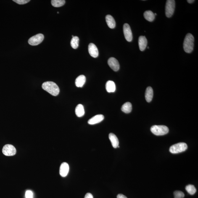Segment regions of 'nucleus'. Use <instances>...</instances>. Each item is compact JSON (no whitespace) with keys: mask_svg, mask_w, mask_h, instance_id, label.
Returning <instances> with one entry per match:
<instances>
[{"mask_svg":"<svg viewBox=\"0 0 198 198\" xmlns=\"http://www.w3.org/2000/svg\"><path fill=\"white\" fill-rule=\"evenodd\" d=\"M14 1L19 4H27L30 1V0H13Z\"/></svg>","mask_w":198,"mask_h":198,"instance_id":"nucleus-26","label":"nucleus"},{"mask_svg":"<svg viewBox=\"0 0 198 198\" xmlns=\"http://www.w3.org/2000/svg\"><path fill=\"white\" fill-rule=\"evenodd\" d=\"M109 137L112 143L113 147L115 148H116L119 145V140L117 137L114 133H109Z\"/></svg>","mask_w":198,"mask_h":198,"instance_id":"nucleus-16","label":"nucleus"},{"mask_svg":"<svg viewBox=\"0 0 198 198\" xmlns=\"http://www.w3.org/2000/svg\"><path fill=\"white\" fill-rule=\"evenodd\" d=\"M140 50L141 51H144L147 45V40L145 36H140L138 39Z\"/></svg>","mask_w":198,"mask_h":198,"instance_id":"nucleus-13","label":"nucleus"},{"mask_svg":"<svg viewBox=\"0 0 198 198\" xmlns=\"http://www.w3.org/2000/svg\"><path fill=\"white\" fill-rule=\"evenodd\" d=\"M42 88L53 96H57L59 93V87L54 82H45L43 83Z\"/></svg>","mask_w":198,"mask_h":198,"instance_id":"nucleus-1","label":"nucleus"},{"mask_svg":"<svg viewBox=\"0 0 198 198\" xmlns=\"http://www.w3.org/2000/svg\"><path fill=\"white\" fill-rule=\"evenodd\" d=\"M108 64L112 70L115 71H117L120 68V65L118 61L114 57L109 59L108 62Z\"/></svg>","mask_w":198,"mask_h":198,"instance_id":"nucleus-9","label":"nucleus"},{"mask_svg":"<svg viewBox=\"0 0 198 198\" xmlns=\"http://www.w3.org/2000/svg\"><path fill=\"white\" fill-rule=\"evenodd\" d=\"M88 50L90 55L92 57L96 58L99 56V50H98L97 47L94 43H90L88 45Z\"/></svg>","mask_w":198,"mask_h":198,"instance_id":"nucleus-10","label":"nucleus"},{"mask_svg":"<svg viewBox=\"0 0 198 198\" xmlns=\"http://www.w3.org/2000/svg\"><path fill=\"white\" fill-rule=\"evenodd\" d=\"M79 38L78 36H75L72 38L70 42V45L73 49H76L79 46Z\"/></svg>","mask_w":198,"mask_h":198,"instance_id":"nucleus-23","label":"nucleus"},{"mask_svg":"<svg viewBox=\"0 0 198 198\" xmlns=\"http://www.w3.org/2000/svg\"><path fill=\"white\" fill-rule=\"evenodd\" d=\"M86 81V78L84 75H80L77 77L75 80V85L78 88H82L85 85Z\"/></svg>","mask_w":198,"mask_h":198,"instance_id":"nucleus-15","label":"nucleus"},{"mask_svg":"<svg viewBox=\"0 0 198 198\" xmlns=\"http://www.w3.org/2000/svg\"><path fill=\"white\" fill-rule=\"evenodd\" d=\"M151 130L154 134L157 136H163L169 132L168 127L163 125H154L151 127Z\"/></svg>","mask_w":198,"mask_h":198,"instance_id":"nucleus-3","label":"nucleus"},{"mask_svg":"<svg viewBox=\"0 0 198 198\" xmlns=\"http://www.w3.org/2000/svg\"><path fill=\"white\" fill-rule=\"evenodd\" d=\"M2 152L6 156H13L16 153V150L12 145L7 144L3 147Z\"/></svg>","mask_w":198,"mask_h":198,"instance_id":"nucleus-7","label":"nucleus"},{"mask_svg":"<svg viewBox=\"0 0 198 198\" xmlns=\"http://www.w3.org/2000/svg\"><path fill=\"white\" fill-rule=\"evenodd\" d=\"M144 16L145 19L150 22H153L155 19L154 13L151 10L146 11L144 12Z\"/></svg>","mask_w":198,"mask_h":198,"instance_id":"nucleus-20","label":"nucleus"},{"mask_svg":"<svg viewBox=\"0 0 198 198\" xmlns=\"http://www.w3.org/2000/svg\"><path fill=\"white\" fill-rule=\"evenodd\" d=\"M26 198H33V192L30 191H27L25 193Z\"/></svg>","mask_w":198,"mask_h":198,"instance_id":"nucleus-27","label":"nucleus"},{"mask_svg":"<svg viewBox=\"0 0 198 198\" xmlns=\"http://www.w3.org/2000/svg\"><path fill=\"white\" fill-rule=\"evenodd\" d=\"M122 111L126 113H130L132 109V106L131 103L127 102L122 105L121 108Z\"/></svg>","mask_w":198,"mask_h":198,"instance_id":"nucleus-21","label":"nucleus"},{"mask_svg":"<svg viewBox=\"0 0 198 198\" xmlns=\"http://www.w3.org/2000/svg\"><path fill=\"white\" fill-rule=\"evenodd\" d=\"M195 1L194 0H188L187 1L189 3V4H192V3H194Z\"/></svg>","mask_w":198,"mask_h":198,"instance_id":"nucleus-30","label":"nucleus"},{"mask_svg":"<svg viewBox=\"0 0 198 198\" xmlns=\"http://www.w3.org/2000/svg\"><path fill=\"white\" fill-rule=\"evenodd\" d=\"M84 108L82 104H78L75 109V113L78 117H82L85 115Z\"/></svg>","mask_w":198,"mask_h":198,"instance_id":"nucleus-19","label":"nucleus"},{"mask_svg":"<svg viewBox=\"0 0 198 198\" xmlns=\"http://www.w3.org/2000/svg\"><path fill=\"white\" fill-rule=\"evenodd\" d=\"M186 191L191 195H194L196 192V189L195 186L192 185H189L185 188Z\"/></svg>","mask_w":198,"mask_h":198,"instance_id":"nucleus-24","label":"nucleus"},{"mask_svg":"<svg viewBox=\"0 0 198 198\" xmlns=\"http://www.w3.org/2000/svg\"><path fill=\"white\" fill-rule=\"evenodd\" d=\"M84 198H93V196L90 193H88L86 194Z\"/></svg>","mask_w":198,"mask_h":198,"instance_id":"nucleus-28","label":"nucleus"},{"mask_svg":"<svg viewBox=\"0 0 198 198\" xmlns=\"http://www.w3.org/2000/svg\"><path fill=\"white\" fill-rule=\"evenodd\" d=\"M105 19L108 26L110 28H115L116 26V22L113 17L110 15H108L106 16Z\"/></svg>","mask_w":198,"mask_h":198,"instance_id":"nucleus-17","label":"nucleus"},{"mask_svg":"<svg viewBox=\"0 0 198 198\" xmlns=\"http://www.w3.org/2000/svg\"><path fill=\"white\" fill-rule=\"evenodd\" d=\"M65 3L64 0H52L51 1V4L54 7H60L64 5Z\"/></svg>","mask_w":198,"mask_h":198,"instance_id":"nucleus-22","label":"nucleus"},{"mask_svg":"<svg viewBox=\"0 0 198 198\" xmlns=\"http://www.w3.org/2000/svg\"><path fill=\"white\" fill-rule=\"evenodd\" d=\"M104 119V115H96L90 119L88 121V123L90 125H95V124L99 123L102 122Z\"/></svg>","mask_w":198,"mask_h":198,"instance_id":"nucleus-12","label":"nucleus"},{"mask_svg":"<svg viewBox=\"0 0 198 198\" xmlns=\"http://www.w3.org/2000/svg\"><path fill=\"white\" fill-rule=\"evenodd\" d=\"M106 89L108 92H114L116 90L115 83L113 81L109 80L106 83Z\"/></svg>","mask_w":198,"mask_h":198,"instance_id":"nucleus-18","label":"nucleus"},{"mask_svg":"<svg viewBox=\"0 0 198 198\" xmlns=\"http://www.w3.org/2000/svg\"><path fill=\"white\" fill-rule=\"evenodd\" d=\"M44 38V36L42 34H38L30 38L29 39L28 42L30 45L37 46L42 42Z\"/></svg>","mask_w":198,"mask_h":198,"instance_id":"nucleus-6","label":"nucleus"},{"mask_svg":"<svg viewBox=\"0 0 198 198\" xmlns=\"http://www.w3.org/2000/svg\"><path fill=\"white\" fill-rule=\"evenodd\" d=\"M123 33L125 39L128 42H131L133 39L131 28L128 24H125L123 27Z\"/></svg>","mask_w":198,"mask_h":198,"instance_id":"nucleus-8","label":"nucleus"},{"mask_svg":"<svg viewBox=\"0 0 198 198\" xmlns=\"http://www.w3.org/2000/svg\"><path fill=\"white\" fill-rule=\"evenodd\" d=\"M194 38L191 33H188L185 38L183 47L184 51L187 53H191L194 50Z\"/></svg>","mask_w":198,"mask_h":198,"instance_id":"nucleus-2","label":"nucleus"},{"mask_svg":"<svg viewBox=\"0 0 198 198\" xmlns=\"http://www.w3.org/2000/svg\"><path fill=\"white\" fill-rule=\"evenodd\" d=\"M117 198H128L123 194H119L117 195Z\"/></svg>","mask_w":198,"mask_h":198,"instance_id":"nucleus-29","label":"nucleus"},{"mask_svg":"<svg viewBox=\"0 0 198 198\" xmlns=\"http://www.w3.org/2000/svg\"><path fill=\"white\" fill-rule=\"evenodd\" d=\"M153 96H154V91L152 88L151 87H148L145 94V97L146 101L148 102H151L153 99Z\"/></svg>","mask_w":198,"mask_h":198,"instance_id":"nucleus-14","label":"nucleus"},{"mask_svg":"<svg viewBox=\"0 0 198 198\" xmlns=\"http://www.w3.org/2000/svg\"><path fill=\"white\" fill-rule=\"evenodd\" d=\"M69 171V166L67 162H63L61 165L59 169V174L61 176H67Z\"/></svg>","mask_w":198,"mask_h":198,"instance_id":"nucleus-11","label":"nucleus"},{"mask_svg":"<svg viewBox=\"0 0 198 198\" xmlns=\"http://www.w3.org/2000/svg\"><path fill=\"white\" fill-rule=\"evenodd\" d=\"M175 8V1L174 0H168L165 5V15L168 18L171 17L173 15Z\"/></svg>","mask_w":198,"mask_h":198,"instance_id":"nucleus-5","label":"nucleus"},{"mask_svg":"<svg viewBox=\"0 0 198 198\" xmlns=\"http://www.w3.org/2000/svg\"><path fill=\"white\" fill-rule=\"evenodd\" d=\"M175 198H183L185 196L184 193L180 191H176L174 192Z\"/></svg>","mask_w":198,"mask_h":198,"instance_id":"nucleus-25","label":"nucleus"},{"mask_svg":"<svg viewBox=\"0 0 198 198\" xmlns=\"http://www.w3.org/2000/svg\"><path fill=\"white\" fill-rule=\"evenodd\" d=\"M188 148V145L186 143L180 142L171 146L170 148V152L173 154L184 152Z\"/></svg>","mask_w":198,"mask_h":198,"instance_id":"nucleus-4","label":"nucleus"}]
</instances>
